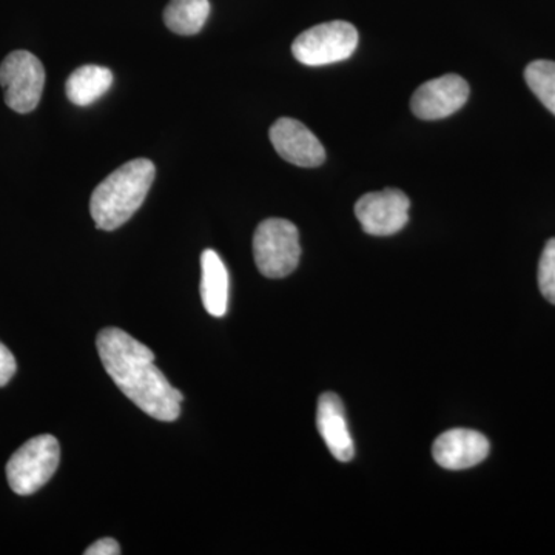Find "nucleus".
I'll return each mask as SVG.
<instances>
[{"instance_id": "obj_1", "label": "nucleus", "mask_w": 555, "mask_h": 555, "mask_svg": "<svg viewBox=\"0 0 555 555\" xmlns=\"http://www.w3.org/2000/svg\"><path fill=\"white\" fill-rule=\"evenodd\" d=\"M96 346L105 371L124 396L159 422L178 418L184 396L156 367L155 353L147 346L118 327L101 331Z\"/></svg>"}, {"instance_id": "obj_2", "label": "nucleus", "mask_w": 555, "mask_h": 555, "mask_svg": "<svg viewBox=\"0 0 555 555\" xmlns=\"http://www.w3.org/2000/svg\"><path fill=\"white\" fill-rule=\"evenodd\" d=\"M155 164L149 159H133L108 175L94 189L90 201L91 218L98 229H119L139 210L155 181Z\"/></svg>"}, {"instance_id": "obj_3", "label": "nucleus", "mask_w": 555, "mask_h": 555, "mask_svg": "<svg viewBox=\"0 0 555 555\" xmlns=\"http://www.w3.org/2000/svg\"><path fill=\"white\" fill-rule=\"evenodd\" d=\"M254 257L262 275L273 280L291 275L301 257L297 225L281 218L262 221L254 236Z\"/></svg>"}, {"instance_id": "obj_4", "label": "nucleus", "mask_w": 555, "mask_h": 555, "mask_svg": "<svg viewBox=\"0 0 555 555\" xmlns=\"http://www.w3.org/2000/svg\"><path fill=\"white\" fill-rule=\"evenodd\" d=\"M61 462L60 441L39 436L17 449L7 463V480L17 495H31L49 483Z\"/></svg>"}, {"instance_id": "obj_5", "label": "nucleus", "mask_w": 555, "mask_h": 555, "mask_svg": "<svg viewBox=\"0 0 555 555\" xmlns=\"http://www.w3.org/2000/svg\"><path fill=\"white\" fill-rule=\"evenodd\" d=\"M358 47V31L346 21L315 25L298 36L292 46L295 60L309 67L349 60Z\"/></svg>"}, {"instance_id": "obj_6", "label": "nucleus", "mask_w": 555, "mask_h": 555, "mask_svg": "<svg viewBox=\"0 0 555 555\" xmlns=\"http://www.w3.org/2000/svg\"><path fill=\"white\" fill-rule=\"evenodd\" d=\"M5 104L21 115L38 107L46 87V68L30 51L16 50L0 65Z\"/></svg>"}, {"instance_id": "obj_7", "label": "nucleus", "mask_w": 555, "mask_h": 555, "mask_svg": "<svg viewBox=\"0 0 555 555\" xmlns=\"http://www.w3.org/2000/svg\"><path fill=\"white\" fill-rule=\"evenodd\" d=\"M411 201L401 190L386 189L361 196L356 204V217L367 235H396L409 222Z\"/></svg>"}, {"instance_id": "obj_8", "label": "nucleus", "mask_w": 555, "mask_h": 555, "mask_svg": "<svg viewBox=\"0 0 555 555\" xmlns=\"http://www.w3.org/2000/svg\"><path fill=\"white\" fill-rule=\"evenodd\" d=\"M469 86L462 76L444 75L427 80L415 90L411 108L416 118L438 120L449 118L469 100Z\"/></svg>"}, {"instance_id": "obj_9", "label": "nucleus", "mask_w": 555, "mask_h": 555, "mask_svg": "<svg viewBox=\"0 0 555 555\" xmlns=\"http://www.w3.org/2000/svg\"><path fill=\"white\" fill-rule=\"evenodd\" d=\"M269 137L278 155L294 166L313 169L326 160V150L320 139L297 119H278L270 127Z\"/></svg>"}, {"instance_id": "obj_10", "label": "nucleus", "mask_w": 555, "mask_h": 555, "mask_svg": "<svg viewBox=\"0 0 555 555\" xmlns=\"http://www.w3.org/2000/svg\"><path fill=\"white\" fill-rule=\"evenodd\" d=\"M489 441L470 429H452L441 434L433 447L436 462L444 469L462 470L477 466L489 455Z\"/></svg>"}, {"instance_id": "obj_11", "label": "nucleus", "mask_w": 555, "mask_h": 555, "mask_svg": "<svg viewBox=\"0 0 555 555\" xmlns=\"http://www.w3.org/2000/svg\"><path fill=\"white\" fill-rule=\"evenodd\" d=\"M317 426L328 451L338 462L347 463L353 459L356 448L347 427L345 406L337 393L326 392L318 400Z\"/></svg>"}, {"instance_id": "obj_12", "label": "nucleus", "mask_w": 555, "mask_h": 555, "mask_svg": "<svg viewBox=\"0 0 555 555\" xmlns=\"http://www.w3.org/2000/svg\"><path fill=\"white\" fill-rule=\"evenodd\" d=\"M201 298L211 317H224L229 306V272L215 250L201 255Z\"/></svg>"}, {"instance_id": "obj_13", "label": "nucleus", "mask_w": 555, "mask_h": 555, "mask_svg": "<svg viewBox=\"0 0 555 555\" xmlns=\"http://www.w3.org/2000/svg\"><path fill=\"white\" fill-rule=\"evenodd\" d=\"M113 83V73L101 65H82L69 75L65 93L69 102L87 107L104 96Z\"/></svg>"}, {"instance_id": "obj_14", "label": "nucleus", "mask_w": 555, "mask_h": 555, "mask_svg": "<svg viewBox=\"0 0 555 555\" xmlns=\"http://www.w3.org/2000/svg\"><path fill=\"white\" fill-rule=\"evenodd\" d=\"M210 14L208 0H170L164 10V22L170 31L193 36L203 30Z\"/></svg>"}, {"instance_id": "obj_15", "label": "nucleus", "mask_w": 555, "mask_h": 555, "mask_svg": "<svg viewBox=\"0 0 555 555\" xmlns=\"http://www.w3.org/2000/svg\"><path fill=\"white\" fill-rule=\"evenodd\" d=\"M525 79L537 100L555 115V62H531L525 69Z\"/></svg>"}, {"instance_id": "obj_16", "label": "nucleus", "mask_w": 555, "mask_h": 555, "mask_svg": "<svg viewBox=\"0 0 555 555\" xmlns=\"http://www.w3.org/2000/svg\"><path fill=\"white\" fill-rule=\"evenodd\" d=\"M539 287L543 297L555 305V238L547 241L539 262Z\"/></svg>"}, {"instance_id": "obj_17", "label": "nucleus", "mask_w": 555, "mask_h": 555, "mask_svg": "<svg viewBox=\"0 0 555 555\" xmlns=\"http://www.w3.org/2000/svg\"><path fill=\"white\" fill-rule=\"evenodd\" d=\"M16 358L11 353L9 347L0 343V387L9 385L11 378L16 374Z\"/></svg>"}, {"instance_id": "obj_18", "label": "nucleus", "mask_w": 555, "mask_h": 555, "mask_svg": "<svg viewBox=\"0 0 555 555\" xmlns=\"http://www.w3.org/2000/svg\"><path fill=\"white\" fill-rule=\"evenodd\" d=\"M120 554V546L116 540L101 539L94 542L93 545L87 547L86 555H118Z\"/></svg>"}]
</instances>
